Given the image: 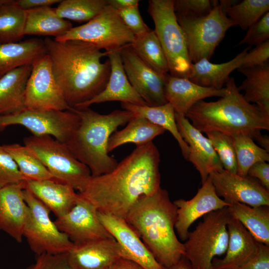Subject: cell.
Here are the masks:
<instances>
[{"mask_svg":"<svg viewBox=\"0 0 269 269\" xmlns=\"http://www.w3.org/2000/svg\"><path fill=\"white\" fill-rule=\"evenodd\" d=\"M160 154L152 142L136 146L109 173L90 176L79 196L98 212L125 219L138 199L160 187Z\"/></svg>","mask_w":269,"mask_h":269,"instance_id":"6da1fadb","label":"cell"},{"mask_svg":"<svg viewBox=\"0 0 269 269\" xmlns=\"http://www.w3.org/2000/svg\"><path fill=\"white\" fill-rule=\"evenodd\" d=\"M55 80L70 108H76L102 92L111 72L108 52L79 40L58 41L48 37L44 40Z\"/></svg>","mask_w":269,"mask_h":269,"instance_id":"7a4b0ae2","label":"cell"},{"mask_svg":"<svg viewBox=\"0 0 269 269\" xmlns=\"http://www.w3.org/2000/svg\"><path fill=\"white\" fill-rule=\"evenodd\" d=\"M177 207L165 189L140 197L125 218L163 267L168 268L184 256L183 243L175 232Z\"/></svg>","mask_w":269,"mask_h":269,"instance_id":"3957f363","label":"cell"},{"mask_svg":"<svg viewBox=\"0 0 269 269\" xmlns=\"http://www.w3.org/2000/svg\"><path fill=\"white\" fill-rule=\"evenodd\" d=\"M226 92L218 100H200L187 112L186 117L200 132H218L230 136L244 134L253 139L262 130H269V115L255 104L248 102L233 77L226 83Z\"/></svg>","mask_w":269,"mask_h":269,"instance_id":"277c9868","label":"cell"},{"mask_svg":"<svg viewBox=\"0 0 269 269\" xmlns=\"http://www.w3.org/2000/svg\"><path fill=\"white\" fill-rule=\"evenodd\" d=\"M71 108L79 116L80 123L66 143L68 148L77 159L89 168L91 176L110 172L118 162L108 155L109 138L118 127L127 124L134 114L125 110L104 115L89 107Z\"/></svg>","mask_w":269,"mask_h":269,"instance_id":"5b68a950","label":"cell"},{"mask_svg":"<svg viewBox=\"0 0 269 269\" xmlns=\"http://www.w3.org/2000/svg\"><path fill=\"white\" fill-rule=\"evenodd\" d=\"M228 207L203 216L195 229L189 232L184 247V257L193 269H212L216 256L226 253L228 243Z\"/></svg>","mask_w":269,"mask_h":269,"instance_id":"8992f818","label":"cell"},{"mask_svg":"<svg viewBox=\"0 0 269 269\" xmlns=\"http://www.w3.org/2000/svg\"><path fill=\"white\" fill-rule=\"evenodd\" d=\"M147 11L166 57L169 74L187 78L192 62L183 32L174 11L173 0H150Z\"/></svg>","mask_w":269,"mask_h":269,"instance_id":"52a82bcc","label":"cell"},{"mask_svg":"<svg viewBox=\"0 0 269 269\" xmlns=\"http://www.w3.org/2000/svg\"><path fill=\"white\" fill-rule=\"evenodd\" d=\"M176 15L183 32L192 63L203 59L210 60L228 30L235 26L218 0H215L211 11L204 16L191 17L176 13Z\"/></svg>","mask_w":269,"mask_h":269,"instance_id":"ba28073f","label":"cell"},{"mask_svg":"<svg viewBox=\"0 0 269 269\" xmlns=\"http://www.w3.org/2000/svg\"><path fill=\"white\" fill-rule=\"evenodd\" d=\"M54 179L78 190L91 175L89 168L77 159L66 143L50 135H31L23 139Z\"/></svg>","mask_w":269,"mask_h":269,"instance_id":"9c48e42d","label":"cell"},{"mask_svg":"<svg viewBox=\"0 0 269 269\" xmlns=\"http://www.w3.org/2000/svg\"><path fill=\"white\" fill-rule=\"evenodd\" d=\"M27 215L23 236L36 255L68 253L74 244L50 217V211L29 190L24 189Z\"/></svg>","mask_w":269,"mask_h":269,"instance_id":"30bf717a","label":"cell"},{"mask_svg":"<svg viewBox=\"0 0 269 269\" xmlns=\"http://www.w3.org/2000/svg\"><path fill=\"white\" fill-rule=\"evenodd\" d=\"M134 36L120 18L118 10L107 4L93 19L73 27L65 35L54 40L82 41L110 52L131 44Z\"/></svg>","mask_w":269,"mask_h":269,"instance_id":"8fae6325","label":"cell"},{"mask_svg":"<svg viewBox=\"0 0 269 269\" xmlns=\"http://www.w3.org/2000/svg\"><path fill=\"white\" fill-rule=\"evenodd\" d=\"M80 123L79 116L69 110H34L0 116V131L11 125H20L36 136L50 135L66 143Z\"/></svg>","mask_w":269,"mask_h":269,"instance_id":"7c38bea8","label":"cell"},{"mask_svg":"<svg viewBox=\"0 0 269 269\" xmlns=\"http://www.w3.org/2000/svg\"><path fill=\"white\" fill-rule=\"evenodd\" d=\"M25 90L26 109L65 111L70 109L58 86L46 53L32 64Z\"/></svg>","mask_w":269,"mask_h":269,"instance_id":"4fadbf2b","label":"cell"},{"mask_svg":"<svg viewBox=\"0 0 269 269\" xmlns=\"http://www.w3.org/2000/svg\"><path fill=\"white\" fill-rule=\"evenodd\" d=\"M54 222L74 245L113 238L101 223L97 209L79 195L71 210Z\"/></svg>","mask_w":269,"mask_h":269,"instance_id":"5bb4252c","label":"cell"},{"mask_svg":"<svg viewBox=\"0 0 269 269\" xmlns=\"http://www.w3.org/2000/svg\"><path fill=\"white\" fill-rule=\"evenodd\" d=\"M120 52L130 84L146 105L154 107L167 103L164 95L166 79L144 63L131 44L120 49Z\"/></svg>","mask_w":269,"mask_h":269,"instance_id":"9a60e30c","label":"cell"},{"mask_svg":"<svg viewBox=\"0 0 269 269\" xmlns=\"http://www.w3.org/2000/svg\"><path fill=\"white\" fill-rule=\"evenodd\" d=\"M210 175L216 193L230 205L240 203L251 206H269V190L255 178L225 169Z\"/></svg>","mask_w":269,"mask_h":269,"instance_id":"2e32d148","label":"cell"},{"mask_svg":"<svg viewBox=\"0 0 269 269\" xmlns=\"http://www.w3.org/2000/svg\"><path fill=\"white\" fill-rule=\"evenodd\" d=\"M98 215L102 224L119 244L122 258L136 263L143 269H166L156 261L125 219L98 211Z\"/></svg>","mask_w":269,"mask_h":269,"instance_id":"e0dca14e","label":"cell"},{"mask_svg":"<svg viewBox=\"0 0 269 269\" xmlns=\"http://www.w3.org/2000/svg\"><path fill=\"white\" fill-rule=\"evenodd\" d=\"M177 207L175 230L182 241H185L190 226L201 217L231 206L216 193L210 174L196 194L190 200L179 199L173 202Z\"/></svg>","mask_w":269,"mask_h":269,"instance_id":"ac0fdd59","label":"cell"},{"mask_svg":"<svg viewBox=\"0 0 269 269\" xmlns=\"http://www.w3.org/2000/svg\"><path fill=\"white\" fill-rule=\"evenodd\" d=\"M175 117L178 132L189 148L187 160L199 172L202 184L211 173L222 171L223 166L208 138L185 116L175 113Z\"/></svg>","mask_w":269,"mask_h":269,"instance_id":"d6986e66","label":"cell"},{"mask_svg":"<svg viewBox=\"0 0 269 269\" xmlns=\"http://www.w3.org/2000/svg\"><path fill=\"white\" fill-rule=\"evenodd\" d=\"M68 258L74 269H110L122 258V253L113 238L74 245Z\"/></svg>","mask_w":269,"mask_h":269,"instance_id":"ffe728a7","label":"cell"},{"mask_svg":"<svg viewBox=\"0 0 269 269\" xmlns=\"http://www.w3.org/2000/svg\"><path fill=\"white\" fill-rule=\"evenodd\" d=\"M111 66L109 79L104 90L89 101L75 109L89 107L92 104L120 101L138 106L146 105L130 84L125 73L120 50L108 52Z\"/></svg>","mask_w":269,"mask_h":269,"instance_id":"44dd1931","label":"cell"},{"mask_svg":"<svg viewBox=\"0 0 269 269\" xmlns=\"http://www.w3.org/2000/svg\"><path fill=\"white\" fill-rule=\"evenodd\" d=\"M23 189V183L0 189V230L19 243H21L23 237L28 210Z\"/></svg>","mask_w":269,"mask_h":269,"instance_id":"7402d4cb","label":"cell"},{"mask_svg":"<svg viewBox=\"0 0 269 269\" xmlns=\"http://www.w3.org/2000/svg\"><path fill=\"white\" fill-rule=\"evenodd\" d=\"M228 243L225 256L214 259L212 269H237L256 253L258 242L245 227L230 215L227 223Z\"/></svg>","mask_w":269,"mask_h":269,"instance_id":"603a6c76","label":"cell"},{"mask_svg":"<svg viewBox=\"0 0 269 269\" xmlns=\"http://www.w3.org/2000/svg\"><path fill=\"white\" fill-rule=\"evenodd\" d=\"M226 92L225 88L216 89L199 86L186 78L170 75L165 80L164 95L175 112L186 117L190 109L204 99L216 96L222 97Z\"/></svg>","mask_w":269,"mask_h":269,"instance_id":"cb8c5ba5","label":"cell"},{"mask_svg":"<svg viewBox=\"0 0 269 269\" xmlns=\"http://www.w3.org/2000/svg\"><path fill=\"white\" fill-rule=\"evenodd\" d=\"M23 188L33 194L56 217L69 212L79 196L72 186L55 179L25 180Z\"/></svg>","mask_w":269,"mask_h":269,"instance_id":"d4e9b609","label":"cell"},{"mask_svg":"<svg viewBox=\"0 0 269 269\" xmlns=\"http://www.w3.org/2000/svg\"><path fill=\"white\" fill-rule=\"evenodd\" d=\"M32 67V65H25L0 77V116L26 109L25 90Z\"/></svg>","mask_w":269,"mask_h":269,"instance_id":"484cf974","label":"cell"},{"mask_svg":"<svg viewBox=\"0 0 269 269\" xmlns=\"http://www.w3.org/2000/svg\"><path fill=\"white\" fill-rule=\"evenodd\" d=\"M250 48V46L246 47L234 58L223 63H213L206 59L192 63L187 78L202 87L221 89L230 74L240 68Z\"/></svg>","mask_w":269,"mask_h":269,"instance_id":"4316f807","label":"cell"},{"mask_svg":"<svg viewBox=\"0 0 269 269\" xmlns=\"http://www.w3.org/2000/svg\"><path fill=\"white\" fill-rule=\"evenodd\" d=\"M46 53L44 41L41 39L0 43V77L19 67L32 65Z\"/></svg>","mask_w":269,"mask_h":269,"instance_id":"83f0119b","label":"cell"},{"mask_svg":"<svg viewBox=\"0 0 269 269\" xmlns=\"http://www.w3.org/2000/svg\"><path fill=\"white\" fill-rule=\"evenodd\" d=\"M25 12L24 35L52 36L57 38L73 27L70 21L59 17L51 6L27 10Z\"/></svg>","mask_w":269,"mask_h":269,"instance_id":"f1b7e54d","label":"cell"},{"mask_svg":"<svg viewBox=\"0 0 269 269\" xmlns=\"http://www.w3.org/2000/svg\"><path fill=\"white\" fill-rule=\"evenodd\" d=\"M121 107L124 110L131 112L134 116L144 118L151 123L169 131L177 140L184 158L187 160L189 148L178 132L175 121V112L170 103L154 107L121 103Z\"/></svg>","mask_w":269,"mask_h":269,"instance_id":"f546056e","label":"cell"},{"mask_svg":"<svg viewBox=\"0 0 269 269\" xmlns=\"http://www.w3.org/2000/svg\"><path fill=\"white\" fill-rule=\"evenodd\" d=\"M245 76L241 85L238 87L244 91V99L249 103H254L265 113L269 115V63L262 66L238 69Z\"/></svg>","mask_w":269,"mask_h":269,"instance_id":"4dcf8cb0","label":"cell"},{"mask_svg":"<svg viewBox=\"0 0 269 269\" xmlns=\"http://www.w3.org/2000/svg\"><path fill=\"white\" fill-rule=\"evenodd\" d=\"M127 124L125 128L116 131L110 137L108 152L126 143H135L136 146L147 144L165 131L162 128L140 117L134 116Z\"/></svg>","mask_w":269,"mask_h":269,"instance_id":"1f68e13d","label":"cell"},{"mask_svg":"<svg viewBox=\"0 0 269 269\" xmlns=\"http://www.w3.org/2000/svg\"><path fill=\"white\" fill-rule=\"evenodd\" d=\"M238 220L259 243L269 246V206H251L237 203L228 207Z\"/></svg>","mask_w":269,"mask_h":269,"instance_id":"d6a6232c","label":"cell"},{"mask_svg":"<svg viewBox=\"0 0 269 269\" xmlns=\"http://www.w3.org/2000/svg\"><path fill=\"white\" fill-rule=\"evenodd\" d=\"M131 46L144 63L166 79L169 75L168 61L154 30L135 35Z\"/></svg>","mask_w":269,"mask_h":269,"instance_id":"836d02e7","label":"cell"},{"mask_svg":"<svg viewBox=\"0 0 269 269\" xmlns=\"http://www.w3.org/2000/svg\"><path fill=\"white\" fill-rule=\"evenodd\" d=\"M16 163L25 180L55 179L39 158L25 145H2Z\"/></svg>","mask_w":269,"mask_h":269,"instance_id":"e575fe53","label":"cell"},{"mask_svg":"<svg viewBox=\"0 0 269 269\" xmlns=\"http://www.w3.org/2000/svg\"><path fill=\"white\" fill-rule=\"evenodd\" d=\"M25 10L15 0H6L0 6V43L15 42L24 36Z\"/></svg>","mask_w":269,"mask_h":269,"instance_id":"d590c367","label":"cell"},{"mask_svg":"<svg viewBox=\"0 0 269 269\" xmlns=\"http://www.w3.org/2000/svg\"><path fill=\"white\" fill-rule=\"evenodd\" d=\"M232 138L237 158V174L239 175L247 176L249 169L257 162L269 161V152L256 144L250 136L238 134Z\"/></svg>","mask_w":269,"mask_h":269,"instance_id":"8d00e7d4","label":"cell"},{"mask_svg":"<svg viewBox=\"0 0 269 269\" xmlns=\"http://www.w3.org/2000/svg\"><path fill=\"white\" fill-rule=\"evenodd\" d=\"M224 11L235 26L246 30L269 12V0H244Z\"/></svg>","mask_w":269,"mask_h":269,"instance_id":"74e56055","label":"cell"},{"mask_svg":"<svg viewBox=\"0 0 269 269\" xmlns=\"http://www.w3.org/2000/svg\"><path fill=\"white\" fill-rule=\"evenodd\" d=\"M108 4L107 0H63L55 8L61 18L76 21H89Z\"/></svg>","mask_w":269,"mask_h":269,"instance_id":"f35d334b","label":"cell"},{"mask_svg":"<svg viewBox=\"0 0 269 269\" xmlns=\"http://www.w3.org/2000/svg\"><path fill=\"white\" fill-rule=\"evenodd\" d=\"M206 134L224 169L237 174V158L232 136L215 131L207 132Z\"/></svg>","mask_w":269,"mask_h":269,"instance_id":"ab89813d","label":"cell"},{"mask_svg":"<svg viewBox=\"0 0 269 269\" xmlns=\"http://www.w3.org/2000/svg\"><path fill=\"white\" fill-rule=\"evenodd\" d=\"M25 179L10 155L0 145V189L23 183Z\"/></svg>","mask_w":269,"mask_h":269,"instance_id":"60d3db41","label":"cell"},{"mask_svg":"<svg viewBox=\"0 0 269 269\" xmlns=\"http://www.w3.org/2000/svg\"><path fill=\"white\" fill-rule=\"evenodd\" d=\"M175 12L185 17H200L209 13L215 0H173Z\"/></svg>","mask_w":269,"mask_h":269,"instance_id":"b9f144b4","label":"cell"},{"mask_svg":"<svg viewBox=\"0 0 269 269\" xmlns=\"http://www.w3.org/2000/svg\"><path fill=\"white\" fill-rule=\"evenodd\" d=\"M269 40V12L250 26L238 45H258Z\"/></svg>","mask_w":269,"mask_h":269,"instance_id":"7bdbcfd3","label":"cell"},{"mask_svg":"<svg viewBox=\"0 0 269 269\" xmlns=\"http://www.w3.org/2000/svg\"><path fill=\"white\" fill-rule=\"evenodd\" d=\"M26 269H74L70 264L68 253L37 255L35 262Z\"/></svg>","mask_w":269,"mask_h":269,"instance_id":"ee69618b","label":"cell"},{"mask_svg":"<svg viewBox=\"0 0 269 269\" xmlns=\"http://www.w3.org/2000/svg\"><path fill=\"white\" fill-rule=\"evenodd\" d=\"M118 12L123 22L134 35L143 33L150 29L141 16L138 5L118 10Z\"/></svg>","mask_w":269,"mask_h":269,"instance_id":"f6af8a7d","label":"cell"},{"mask_svg":"<svg viewBox=\"0 0 269 269\" xmlns=\"http://www.w3.org/2000/svg\"><path fill=\"white\" fill-rule=\"evenodd\" d=\"M269 40L249 50L239 69L262 66L269 63Z\"/></svg>","mask_w":269,"mask_h":269,"instance_id":"bcb514c9","label":"cell"},{"mask_svg":"<svg viewBox=\"0 0 269 269\" xmlns=\"http://www.w3.org/2000/svg\"><path fill=\"white\" fill-rule=\"evenodd\" d=\"M237 269H269V246L259 243L255 255Z\"/></svg>","mask_w":269,"mask_h":269,"instance_id":"7dc6e473","label":"cell"},{"mask_svg":"<svg viewBox=\"0 0 269 269\" xmlns=\"http://www.w3.org/2000/svg\"><path fill=\"white\" fill-rule=\"evenodd\" d=\"M247 175L257 178L259 182L269 190V164L267 162H258L254 164L249 169Z\"/></svg>","mask_w":269,"mask_h":269,"instance_id":"c3c4849f","label":"cell"},{"mask_svg":"<svg viewBox=\"0 0 269 269\" xmlns=\"http://www.w3.org/2000/svg\"><path fill=\"white\" fill-rule=\"evenodd\" d=\"M16 4L21 9L27 10L37 8L50 6L51 5L60 3L61 0H17Z\"/></svg>","mask_w":269,"mask_h":269,"instance_id":"681fc988","label":"cell"},{"mask_svg":"<svg viewBox=\"0 0 269 269\" xmlns=\"http://www.w3.org/2000/svg\"><path fill=\"white\" fill-rule=\"evenodd\" d=\"M139 2L138 0H107L108 4L118 10L138 5Z\"/></svg>","mask_w":269,"mask_h":269,"instance_id":"f907efd6","label":"cell"},{"mask_svg":"<svg viewBox=\"0 0 269 269\" xmlns=\"http://www.w3.org/2000/svg\"><path fill=\"white\" fill-rule=\"evenodd\" d=\"M110 269H143L140 266L131 261L120 258Z\"/></svg>","mask_w":269,"mask_h":269,"instance_id":"816d5d0a","label":"cell"},{"mask_svg":"<svg viewBox=\"0 0 269 269\" xmlns=\"http://www.w3.org/2000/svg\"><path fill=\"white\" fill-rule=\"evenodd\" d=\"M166 269H193L189 261L183 257L175 264Z\"/></svg>","mask_w":269,"mask_h":269,"instance_id":"f5cc1de1","label":"cell"},{"mask_svg":"<svg viewBox=\"0 0 269 269\" xmlns=\"http://www.w3.org/2000/svg\"><path fill=\"white\" fill-rule=\"evenodd\" d=\"M256 139L261 145V147L269 152V138L268 136H264L262 134L258 136Z\"/></svg>","mask_w":269,"mask_h":269,"instance_id":"db71d44e","label":"cell"},{"mask_svg":"<svg viewBox=\"0 0 269 269\" xmlns=\"http://www.w3.org/2000/svg\"><path fill=\"white\" fill-rule=\"evenodd\" d=\"M6 0H0V6H1L3 3H4Z\"/></svg>","mask_w":269,"mask_h":269,"instance_id":"11a10c76","label":"cell"}]
</instances>
